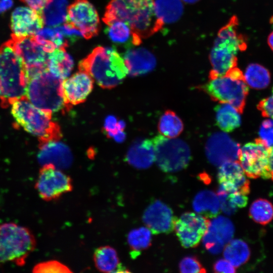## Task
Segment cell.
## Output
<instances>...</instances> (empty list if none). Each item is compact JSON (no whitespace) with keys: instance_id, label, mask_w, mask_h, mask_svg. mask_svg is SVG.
<instances>
[{"instance_id":"obj_23","label":"cell","mask_w":273,"mask_h":273,"mask_svg":"<svg viewBox=\"0 0 273 273\" xmlns=\"http://www.w3.org/2000/svg\"><path fill=\"white\" fill-rule=\"evenodd\" d=\"M126 160L129 164L138 169H146L150 167L155 161L152 140H136L128 150Z\"/></svg>"},{"instance_id":"obj_14","label":"cell","mask_w":273,"mask_h":273,"mask_svg":"<svg viewBox=\"0 0 273 273\" xmlns=\"http://www.w3.org/2000/svg\"><path fill=\"white\" fill-rule=\"evenodd\" d=\"M24 64L29 78L37 72L47 69L48 54L35 40L33 36L10 39Z\"/></svg>"},{"instance_id":"obj_3","label":"cell","mask_w":273,"mask_h":273,"mask_svg":"<svg viewBox=\"0 0 273 273\" xmlns=\"http://www.w3.org/2000/svg\"><path fill=\"white\" fill-rule=\"evenodd\" d=\"M79 71L88 74L102 88L120 84L128 74L124 59L115 49L97 47L79 63Z\"/></svg>"},{"instance_id":"obj_19","label":"cell","mask_w":273,"mask_h":273,"mask_svg":"<svg viewBox=\"0 0 273 273\" xmlns=\"http://www.w3.org/2000/svg\"><path fill=\"white\" fill-rule=\"evenodd\" d=\"M239 161H228L219 165L217 177L219 189L228 193L240 192L247 195L250 183Z\"/></svg>"},{"instance_id":"obj_48","label":"cell","mask_w":273,"mask_h":273,"mask_svg":"<svg viewBox=\"0 0 273 273\" xmlns=\"http://www.w3.org/2000/svg\"><path fill=\"white\" fill-rule=\"evenodd\" d=\"M270 179L273 180V147L271 148L269 159Z\"/></svg>"},{"instance_id":"obj_9","label":"cell","mask_w":273,"mask_h":273,"mask_svg":"<svg viewBox=\"0 0 273 273\" xmlns=\"http://www.w3.org/2000/svg\"><path fill=\"white\" fill-rule=\"evenodd\" d=\"M152 142L155 161L161 170L175 172L187 167L191 155L190 148L186 142L162 134L155 136Z\"/></svg>"},{"instance_id":"obj_35","label":"cell","mask_w":273,"mask_h":273,"mask_svg":"<svg viewBox=\"0 0 273 273\" xmlns=\"http://www.w3.org/2000/svg\"><path fill=\"white\" fill-rule=\"evenodd\" d=\"M158 127L161 134L167 138H174L182 132L184 125L174 112L167 110L161 116Z\"/></svg>"},{"instance_id":"obj_17","label":"cell","mask_w":273,"mask_h":273,"mask_svg":"<svg viewBox=\"0 0 273 273\" xmlns=\"http://www.w3.org/2000/svg\"><path fill=\"white\" fill-rule=\"evenodd\" d=\"M234 232V225L229 218L216 216L209 221L207 230L202 237L203 244L210 253L218 254L232 240Z\"/></svg>"},{"instance_id":"obj_49","label":"cell","mask_w":273,"mask_h":273,"mask_svg":"<svg viewBox=\"0 0 273 273\" xmlns=\"http://www.w3.org/2000/svg\"><path fill=\"white\" fill-rule=\"evenodd\" d=\"M267 43L271 50L273 51V31L268 36Z\"/></svg>"},{"instance_id":"obj_22","label":"cell","mask_w":273,"mask_h":273,"mask_svg":"<svg viewBox=\"0 0 273 273\" xmlns=\"http://www.w3.org/2000/svg\"><path fill=\"white\" fill-rule=\"evenodd\" d=\"M123 59L128 74L131 76L145 74L152 71L156 65L153 54L143 48L127 51Z\"/></svg>"},{"instance_id":"obj_6","label":"cell","mask_w":273,"mask_h":273,"mask_svg":"<svg viewBox=\"0 0 273 273\" xmlns=\"http://www.w3.org/2000/svg\"><path fill=\"white\" fill-rule=\"evenodd\" d=\"M63 81L48 69L40 70L29 77L26 96L33 105L44 111L52 113L64 110Z\"/></svg>"},{"instance_id":"obj_18","label":"cell","mask_w":273,"mask_h":273,"mask_svg":"<svg viewBox=\"0 0 273 273\" xmlns=\"http://www.w3.org/2000/svg\"><path fill=\"white\" fill-rule=\"evenodd\" d=\"M94 82V80L88 74L81 71L63 80L64 110L69 111L73 105L84 102L92 91Z\"/></svg>"},{"instance_id":"obj_47","label":"cell","mask_w":273,"mask_h":273,"mask_svg":"<svg viewBox=\"0 0 273 273\" xmlns=\"http://www.w3.org/2000/svg\"><path fill=\"white\" fill-rule=\"evenodd\" d=\"M13 5V0H0V14L10 9Z\"/></svg>"},{"instance_id":"obj_11","label":"cell","mask_w":273,"mask_h":273,"mask_svg":"<svg viewBox=\"0 0 273 273\" xmlns=\"http://www.w3.org/2000/svg\"><path fill=\"white\" fill-rule=\"evenodd\" d=\"M38 195L45 201L58 199L73 189L70 177L52 164L42 166L35 185Z\"/></svg>"},{"instance_id":"obj_21","label":"cell","mask_w":273,"mask_h":273,"mask_svg":"<svg viewBox=\"0 0 273 273\" xmlns=\"http://www.w3.org/2000/svg\"><path fill=\"white\" fill-rule=\"evenodd\" d=\"M37 160L42 166L52 164L62 169L68 168L72 162V155L69 147L59 141L39 144Z\"/></svg>"},{"instance_id":"obj_34","label":"cell","mask_w":273,"mask_h":273,"mask_svg":"<svg viewBox=\"0 0 273 273\" xmlns=\"http://www.w3.org/2000/svg\"><path fill=\"white\" fill-rule=\"evenodd\" d=\"M248 85L255 89H262L270 83V76L268 70L257 63L249 64L244 75Z\"/></svg>"},{"instance_id":"obj_25","label":"cell","mask_w":273,"mask_h":273,"mask_svg":"<svg viewBox=\"0 0 273 273\" xmlns=\"http://www.w3.org/2000/svg\"><path fill=\"white\" fill-rule=\"evenodd\" d=\"M193 208L198 214L207 218H213L220 212V203L217 195L211 190L199 192L193 201Z\"/></svg>"},{"instance_id":"obj_7","label":"cell","mask_w":273,"mask_h":273,"mask_svg":"<svg viewBox=\"0 0 273 273\" xmlns=\"http://www.w3.org/2000/svg\"><path fill=\"white\" fill-rule=\"evenodd\" d=\"M200 88L214 101L230 104L243 113L249 89L242 71L237 66Z\"/></svg>"},{"instance_id":"obj_45","label":"cell","mask_w":273,"mask_h":273,"mask_svg":"<svg viewBox=\"0 0 273 273\" xmlns=\"http://www.w3.org/2000/svg\"><path fill=\"white\" fill-rule=\"evenodd\" d=\"M213 269L215 272L234 273L236 272V267L225 259L217 260L213 266Z\"/></svg>"},{"instance_id":"obj_16","label":"cell","mask_w":273,"mask_h":273,"mask_svg":"<svg viewBox=\"0 0 273 273\" xmlns=\"http://www.w3.org/2000/svg\"><path fill=\"white\" fill-rule=\"evenodd\" d=\"M44 25L41 11L29 7H19L12 12L10 27L13 38L33 36Z\"/></svg>"},{"instance_id":"obj_5","label":"cell","mask_w":273,"mask_h":273,"mask_svg":"<svg viewBox=\"0 0 273 273\" xmlns=\"http://www.w3.org/2000/svg\"><path fill=\"white\" fill-rule=\"evenodd\" d=\"M16 122L27 132L38 138L39 144L59 141L62 136L60 126L52 119V113L33 105L24 96L10 104Z\"/></svg>"},{"instance_id":"obj_10","label":"cell","mask_w":273,"mask_h":273,"mask_svg":"<svg viewBox=\"0 0 273 273\" xmlns=\"http://www.w3.org/2000/svg\"><path fill=\"white\" fill-rule=\"evenodd\" d=\"M271 148L259 138L240 149L239 161L248 177L270 179L269 159Z\"/></svg>"},{"instance_id":"obj_44","label":"cell","mask_w":273,"mask_h":273,"mask_svg":"<svg viewBox=\"0 0 273 273\" xmlns=\"http://www.w3.org/2000/svg\"><path fill=\"white\" fill-rule=\"evenodd\" d=\"M217 195L219 199L220 209L223 213L230 215L236 212L237 209L229 202L227 197V193L218 189Z\"/></svg>"},{"instance_id":"obj_26","label":"cell","mask_w":273,"mask_h":273,"mask_svg":"<svg viewBox=\"0 0 273 273\" xmlns=\"http://www.w3.org/2000/svg\"><path fill=\"white\" fill-rule=\"evenodd\" d=\"M217 125L224 132L232 131L241 123L240 113L228 103H220L215 108Z\"/></svg>"},{"instance_id":"obj_27","label":"cell","mask_w":273,"mask_h":273,"mask_svg":"<svg viewBox=\"0 0 273 273\" xmlns=\"http://www.w3.org/2000/svg\"><path fill=\"white\" fill-rule=\"evenodd\" d=\"M33 37L37 43L48 53L57 48H66L69 46V42L55 27H43Z\"/></svg>"},{"instance_id":"obj_12","label":"cell","mask_w":273,"mask_h":273,"mask_svg":"<svg viewBox=\"0 0 273 273\" xmlns=\"http://www.w3.org/2000/svg\"><path fill=\"white\" fill-rule=\"evenodd\" d=\"M65 22L78 29L85 39L97 35L100 28L98 12L88 0H75L68 6Z\"/></svg>"},{"instance_id":"obj_28","label":"cell","mask_w":273,"mask_h":273,"mask_svg":"<svg viewBox=\"0 0 273 273\" xmlns=\"http://www.w3.org/2000/svg\"><path fill=\"white\" fill-rule=\"evenodd\" d=\"M106 32L110 39L118 44L136 46L142 42V40L133 34L129 26L121 21H115L108 25Z\"/></svg>"},{"instance_id":"obj_42","label":"cell","mask_w":273,"mask_h":273,"mask_svg":"<svg viewBox=\"0 0 273 273\" xmlns=\"http://www.w3.org/2000/svg\"><path fill=\"white\" fill-rule=\"evenodd\" d=\"M257 108L263 116L273 120V87L270 96L261 100L257 105Z\"/></svg>"},{"instance_id":"obj_8","label":"cell","mask_w":273,"mask_h":273,"mask_svg":"<svg viewBox=\"0 0 273 273\" xmlns=\"http://www.w3.org/2000/svg\"><path fill=\"white\" fill-rule=\"evenodd\" d=\"M36 246L35 238L27 228L13 222L0 224V264H24Z\"/></svg>"},{"instance_id":"obj_33","label":"cell","mask_w":273,"mask_h":273,"mask_svg":"<svg viewBox=\"0 0 273 273\" xmlns=\"http://www.w3.org/2000/svg\"><path fill=\"white\" fill-rule=\"evenodd\" d=\"M127 240L132 256H137L151 245L152 232L147 227L134 229L128 234Z\"/></svg>"},{"instance_id":"obj_24","label":"cell","mask_w":273,"mask_h":273,"mask_svg":"<svg viewBox=\"0 0 273 273\" xmlns=\"http://www.w3.org/2000/svg\"><path fill=\"white\" fill-rule=\"evenodd\" d=\"M65 49L59 48L49 53L47 61L48 70L63 80L70 74L74 66L73 60Z\"/></svg>"},{"instance_id":"obj_29","label":"cell","mask_w":273,"mask_h":273,"mask_svg":"<svg viewBox=\"0 0 273 273\" xmlns=\"http://www.w3.org/2000/svg\"><path fill=\"white\" fill-rule=\"evenodd\" d=\"M154 9L157 19L163 24L176 21L183 12L180 0H154Z\"/></svg>"},{"instance_id":"obj_36","label":"cell","mask_w":273,"mask_h":273,"mask_svg":"<svg viewBox=\"0 0 273 273\" xmlns=\"http://www.w3.org/2000/svg\"><path fill=\"white\" fill-rule=\"evenodd\" d=\"M249 216L255 222L265 225L273 219V205L266 199H258L251 204Z\"/></svg>"},{"instance_id":"obj_32","label":"cell","mask_w":273,"mask_h":273,"mask_svg":"<svg viewBox=\"0 0 273 273\" xmlns=\"http://www.w3.org/2000/svg\"><path fill=\"white\" fill-rule=\"evenodd\" d=\"M223 256L234 267H238L249 260L250 248L247 244L242 240H232L225 246Z\"/></svg>"},{"instance_id":"obj_46","label":"cell","mask_w":273,"mask_h":273,"mask_svg":"<svg viewBox=\"0 0 273 273\" xmlns=\"http://www.w3.org/2000/svg\"><path fill=\"white\" fill-rule=\"evenodd\" d=\"M28 7L37 11H41L51 0H20Z\"/></svg>"},{"instance_id":"obj_40","label":"cell","mask_w":273,"mask_h":273,"mask_svg":"<svg viewBox=\"0 0 273 273\" xmlns=\"http://www.w3.org/2000/svg\"><path fill=\"white\" fill-rule=\"evenodd\" d=\"M124 127V123L117 121L114 116H109L105 119L104 129L109 137H113L119 131L123 130Z\"/></svg>"},{"instance_id":"obj_20","label":"cell","mask_w":273,"mask_h":273,"mask_svg":"<svg viewBox=\"0 0 273 273\" xmlns=\"http://www.w3.org/2000/svg\"><path fill=\"white\" fill-rule=\"evenodd\" d=\"M176 217L172 209L162 201H153L144 211L142 219L154 234H168L172 231Z\"/></svg>"},{"instance_id":"obj_39","label":"cell","mask_w":273,"mask_h":273,"mask_svg":"<svg viewBox=\"0 0 273 273\" xmlns=\"http://www.w3.org/2000/svg\"><path fill=\"white\" fill-rule=\"evenodd\" d=\"M259 139L269 148L273 147V120H264L259 130Z\"/></svg>"},{"instance_id":"obj_13","label":"cell","mask_w":273,"mask_h":273,"mask_svg":"<svg viewBox=\"0 0 273 273\" xmlns=\"http://www.w3.org/2000/svg\"><path fill=\"white\" fill-rule=\"evenodd\" d=\"M209 221L208 218L190 212L176 217L174 230L181 245L185 248L198 246L206 232Z\"/></svg>"},{"instance_id":"obj_38","label":"cell","mask_w":273,"mask_h":273,"mask_svg":"<svg viewBox=\"0 0 273 273\" xmlns=\"http://www.w3.org/2000/svg\"><path fill=\"white\" fill-rule=\"evenodd\" d=\"M34 272H71L70 269L56 260H50L36 264L33 269Z\"/></svg>"},{"instance_id":"obj_43","label":"cell","mask_w":273,"mask_h":273,"mask_svg":"<svg viewBox=\"0 0 273 273\" xmlns=\"http://www.w3.org/2000/svg\"><path fill=\"white\" fill-rule=\"evenodd\" d=\"M227 197L231 204L237 209L245 207L248 202L247 195L240 192L228 193Z\"/></svg>"},{"instance_id":"obj_50","label":"cell","mask_w":273,"mask_h":273,"mask_svg":"<svg viewBox=\"0 0 273 273\" xmlns=\"http://www.w3.org/2000/svg\"><path fill=\"white\" fill-rule=\"evenodd\" d=\"M183 1L189 4H193V3H195L198 2L199 0H183Z\"/></svg>"},{"instance_id":"obj_37","label":"cell","mask_w":273,"mask_h":273,"mask_svg":"<svg viewBox=\"0 0 273 273\" xmlns=\"http://www.w3.org/2000/svg\"><path fill=\"white\" fill-rule=\"evenodd\" d=\"M179 269L183 273H203L206 272L198 258L195 256L183 258L179 263Z\"/></svg>"},{"instance_id":"obj_31","label":"cell","mask_w":273,"mask_h":273,"mask_svg":"<svg viewBox=\"0 0 273 273\" xmlns=\"http://www.w3.org/2000/svg\"><path fill=\"white\" fill-rule=\"evenodd\" d=\"M94 260L97 268L104 272H115L120 266L116 251L109 246L98 248L94 252Z\"/></svg>"},{"instance_id":"obj_41","label":"cell","mask_w":273,"mask_h":273,"mask_svg":"<svg viewBox=\"0 0 273 273\" xmlns=\"http://www.w3.org/2000/svg\"><path fill=\"white\" fill-rule=\"evenodd\" d=\"M69 42H73L82 36L81 32L77 28L72 27L67 23L55 27Z\"/></svg>"},{"instance_id":"obj_30","label":"cell","mask_w":273,"mask_h":273,"mask_svg":"<svg viewBox=\"0 0 273 273\" xmlns=\"http://www.w3.org/2000/svg\"><path fill=\"white\" fill-rule=\"evenodd\" d=\"M67 0H51L41 11L45 25L56 27L66 21Z\"/></svg>"},{"instance_id":"obj_2","label":"cell","mask_w":273,"mask_h":273,"mask_svg":"<svg viewBox=\"0 0 273 273\" xmlns=\"http://www.w3.org/2000/svg\"><path fill=\"white\" fill-rule=\"evenodd\" d=\"M238 19L234 15L219 29L209 55L212 66L209 79L223 76L236 67L238 53L246 50V38L238 31Z\"/></svg>"},{"instance_id":"obj_15","label":"cell","mask_w":273,"mask_h":273,"mask_svg":"<svg viewBox=\"0 0 273 273\" xmlns=\"http://www.w3.org/2000/svg\"><path fill=\"white\" fill-rule=\"evenodd\" d=\"M240 149V144L226 133L217 132L208 139L205 152L209 161L215 166H219L228 161L238 160Z\"/></svg>"},{"instance_id":"obj_1","label":"cell","mask_w":273,"mask_h":273,"mask_svg":"<svg viewBox=\"0 0 273 273\" xmlns=\"http://www.w3.org/2000/svg\"><path fill=\"white\" fill-rule=\"evenodd\" d=\"M103 21L107 25L115 21L124 22L141 39L154 34L164 25L155 15L154 0H111Z\"/></svg>"},{"instance_id":"obj_4","label":"cell","mask_w":273,"mask_h":273,"mask_svg":"<svg viewBox=\"0 0 273 273\" xmlns=\"http://www.w3.org/2000/svg\"><path fill=\"white\" fill-rule=\"evenodd\" d=\"M28 81L25 66L10 39L0 47V99L4 105L26 96Z\"/></svg>"}]
</instances>
